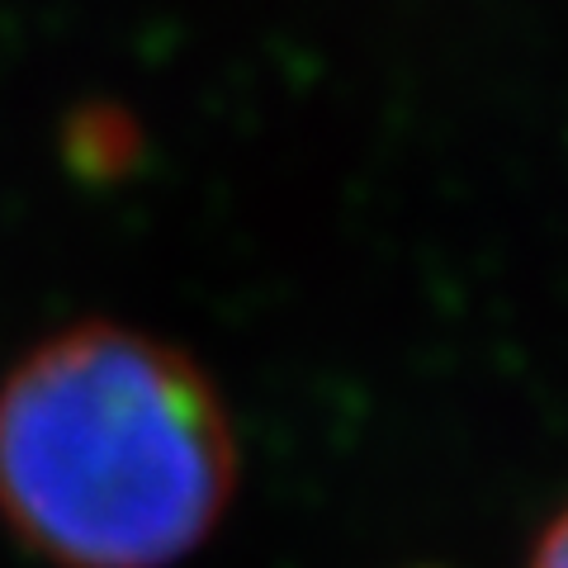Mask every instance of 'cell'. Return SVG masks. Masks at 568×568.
<instances>
[{
  "mask_svg": "<svg viewBox=\"0 0 568 568\" xmlns=\"http://www.w3.org/2000/svg\"><path fill=\"white\" fill-rule=\"evenodd\" d=\"M62 152L81 181L110 185L119 175H129L142 156L138 119L129 110H119V104H81V110L67 119Z\"/></svg>",
  "mask_w": 568,
  "mask_h": 568,
  "instance_id": "2",
  "label": "cell"
},
{
  "mask_svg": "<svg viewBox=\"0 0 568 568\" xmlns=\"http://www.w3.org/2000/svg\"><path fill=\"white\" fill-rule=\"evenodd\" d=\"M530 568H568V507L545 526L536 555H530Z\"/></svg>",
  "mask_w": 568,
  "mask_h": 568,
  "instance_id": "3",
  "label": "cell"
},
{
  "mask_svg": "<svg viewBox=\"0 0 568 568\" xmlns=\"http://www.w3.org/2000/svg\"><path fill=\"white\" fill-rule=\"evenodd\" d=\"M233 493V417L162 336L67 327L0 388V517L52 568H171Z\"/></svg>",
  "mask_w": 568,
  "mask_h": 568,
  "instance_id": "1",
  "label": "cell"
}]
</instances>
